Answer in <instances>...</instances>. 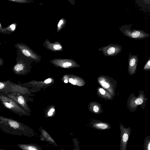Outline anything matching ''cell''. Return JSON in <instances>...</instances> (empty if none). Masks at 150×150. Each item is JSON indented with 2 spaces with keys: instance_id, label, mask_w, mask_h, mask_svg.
Returning <instances> with one entry per match:
<instances>
[{
  "instance_id": "cell-6",
  "label": "cell",
  "mask_w": 150,
  "mask_h": 150,
  "mask_svg": "<svg viewBox=\"0 0 150 150\" xmlns=\"http://www.w3.org/2000/svg\"><path fill=\"white\" fill-rule=\"evenodd\" d=\"M143 149L144 150H150V135L146 136L144 138Z\"/></svg>"
},
{
  "instance_id": "cell-7",
  "label": "cell",
  "mask_w": 150,
  "mask_h": 150,
  "mask_svg": "<svg viewBox=\"0 0 150 150\" xmlns=\"http://www.w3.org/2000/svg\"><path fill=\"white\" fill-rule=\"evenodd\" d=\"M9 124L11 127H12L14 129L17 128L19 127L18 123L14 121L10 120L9 121Z\"/></svg>"
},
{
  "instance_id": "cell-20",
  "label": "cell",
  "mask_w": 150,
  "mask_h": 150,
  "mask_svg": "<svg viewBox=\"0 0 150 150\" xmlns=\"http://www.w3.org/2000/svg\"><path fill=\"white\" fill-rule=\"evenodd\" d=\"M28 149L30 150H36L37 149L33 146H30L28 147Z\"/></svg>"
},
{
  "instance_id": "cell-23",
  "label": "cell",
  "mask_w": 150,
  "mask_h": 150,
  "mask_svg": "<svg viewBox=\"0 0 150 150\" xmlns=\"http://www.w3.org/2000/svg\"><path fill=\"white\" fill-rule=\"evenodd\" d=\"M4 87V85L1 83H0V88L2 89Z\"/></svg>"
},
{
  "instance_id": "cell-26",
  "label": "cell",
  "mask_w": 150,
  "mask_h": 150,
  "mask_svg": "<svg viewBox=\"0 0 150 150\" xmlns=\"http://www.w3.org/2000/svg\"></svg>"
},
{
  "instance_id": "cell-8",
  "label": "cell",
  "mask_w": 150,
  "mask_h": 150,
  "mask_svg": "<svg viewBox=\"0 0 150 150\" xmlns=\"http://www.w3.org/2000/svg\"><path fill=\"white\" fill-rule=\"evenodd\" d=\"M23 68V67L21 64H18L16 65L14 67L15 70L16 71H20Z\"/></svg>"
},
{
  "instance_id": "cell-9",
  "label": "cell",
  "mask_w": 150,
  "mask_h": 150,
  "mask_svg": "<svg viewBox=\"0 0 150 150\" xmlns=\"http://www.w3.org/2000/svg\"><path fill=\"white\" fill-rule=\"evenodd\" d=\"M115 51V48L114 47H112L108 49L107 51V52L110 55L114 53Z\"/></svg>"
},
{
  "instance_id": "cell-18",
  "label": "cell",
  "mask_w": 150,
  "mask_h": 150,
  "mask_svg": "<svg viewBox=\"0 0 150 150\" xmlns=\"http://www.w3.org/2000/svg\"><path fill=\"white\" fill-rule=\"evenodd\" d=\"M54 111V108H52L48 112V115L49 116H52L53 114V112Z\"/></svg>"
},
{
  "instance_id": "cell-3",
  "label": "cell",
  "mask_w": 150,
  "mask_h": 150,
  "mask_svg": "<svg viewBox=\"0 0 150 150\" xmlns=\"http://www.w3.org/2000/svg\"><path fill=\"white\" fill-rule=\"evenodd\" d=\"M91 126L94 128L99 130H105L110 129L111 126L107 123L94 120L91 123Z\"/></svg>"
},
{
  "instance_id": "cell-11",
  "label": "cell",
  "mask_w": 150,
  "mask_h": 150,
  "mask_svg": "<svg viewBox=\"0 0 150 150\" xmlns=\"http://www.w3.org/2000/svg\"><path fill=\"white\" fill-rule=\"evenodd\" d=\"M18 103L21 104H23L24 102L23 98L21 96H20L18 98Z\"/></svg>"
},
{
  "instance_id": "cell-16",
  "label": "cell",
  "mask_w": 150,
  "mask_h": 150,
  "mask_svg": "<svg viewBox=\"0 0 150 150\" xmlns=\"http://www.w3.org/2000/svg\"><path fill=\"white\" fill-rule=\"evenodd\" d=\"M69 82L73 85H76V81L72 78L69 79Z\"/></svg>"
},
{
  "instance_id": "cell-24",
  "label": "cell",
  "mask_w": 150,
  "mask_h": 150,
  "mask_svg": "<svg viewBox=\"0 0 150 150\" xmlns=\"http://www.w3.org/2000/svg\"><path fill=\"white\" fill-rule=\"evenodd\" d=\"M64 82L65 83H67L68 82V81L67 79H65L64 80Z\"/></svg>"
},
{
  "instance_id": "cell-21",
  "label": "cell",
  "mask_w": 150,
  "mask_h": 150,
  "mask_svg": "<svg viewBox=\"0 0 150 150\" xmlns=\"http://www.w3.org/2000/svg\"><path fill=\"white\" fill-rule=\"evenodd\" d=\"M10 27L13 30H14L15 28V25L14 24H12L10 25Z\"/></svg>"
},
{
  "instance_id": "cell-19",
  "label": "cell",
  "mask_w": 150,
  "mask_h": 150,
  "mask_svg": "<svg viewBox=\"0 0 150 150\" xmlns=\"http://www.w3.org/2000/svg\"><path fill=\"white\" fill-rule=\"evenodd\" d=\"M51 82V79L50 78L45 80L44 81V82L46 83H50Z\"/></svg>"
},
{
  "instance_id": "cell-5",
  "label": "cell",
  "mask_w": 150,
  "mask_h": 150,
  "mask_svg": "<svg viewBox=\"0 0 150 150\" xmlns=\"http://www.w3.org/2000/svg\"><path fill=\"white\" fill-rule=\"evenodd\" d=\"M97 94L100 98L106 100H112V96L108 92L102 88H99L98 89Z\"/></svg>"
},
{
  "instance_id": "cell-17",
  "label": "cell",
  "mask_w": 150,
  "mask_h": 150,
  "mask_svg": "<svg viewBox=\"0 0 150 150\" xmlns=\"http://www.w3.org/2000/svg\"><path fill=\"white\" fill-rule=\"evenodd\" d=\"M4 104L6 107L8 108H10L12 107V105L8 103L5 102L4 103Z\"/></svg>"
},
{
  "instance_id": "cell-10",
  "label": "cell",
  "mask_w": 150,
  "mask_h": 150,
  "mask_svg": "<svg viewBox=\"0 0 150 150\" xmlns=\"http://www.w3.org/2000/svg\"><path fill=\"white\" fill-rule=\"evenodd\" d=\"M140 35V33L138 31H136L132 33V36L133 38H136L138 36Z\"/></svg>"
},
{
  "instance_id": "cell-2",
  "label": "cell",
  "mask_w": 150,
  "mask_h": 150,
  "mask_svg": "<svg viewBox=\"0 0 150 150\" xmlns=\"http://www.w3.org/2000/svg\"><path fill=\"white\" fill-rule=\"evenodd\" d=\"M120 150H126L127 148L128 142L130 135L132 129L129 127H125L121 123L120 124Z\"/></svg>"
},
{
  "instance_id": "cell-13",
  "label": "cell",
  "mask_w": 150,
  "mask_h": 150,
  "mask_svg": "<svg viewBox=\"0 0 150 150\" xmlns=\"http://www.w3.org/2000/svg\"><path fill=\"white\" fill-rule=\"evenodd\" d=\"M23 53L25 55L28 57L30 56V53L27 50H24L22 51Z\"/></svg>"
},
{
  "instance_id": "cell-12",
  "label": "cell",
  "mask_w": 150,
  "mask_h": 150,
  "mask_svg": "<svg viewBox=\"0 0 150 150\" xmlns=\"http://www.w3.org/2000/svg\"><path fill=\"white\" fill-rule=\"evenodd\" d=\"M72 64L70 62H66L64 63L63 64V67L64 68H67L71 66Z\"/></svg>"
},
{
  "instance_id": "cell-14",
  "label": "cell",
  "mask_w": 150,
  "mask_h": 150,
  "mask_svg": "<svg viewBox=\"0 0 150 150\" xmlns=\"http://www.w3.org/2000/svg\"><path fill=\"white\" fill-rule=\"evenodd\" d=\"M135 59H131L130 61L129 65L131 66H133L135 65Z\"/></svg>"
},
{
  "instance_id": "cell-4",
  "label": "cell",
  "mask_w": 150,
  "mask_h": 150,
  "mask_svg": "<svg viewBox=\"0 0 150 150\" xmlns=\"http://www.w3.org/2000/svg\"><path fill=\"white\" fill-rule=\"evenodd\" d=\"M88 108L90 111L96 114H100L103 112L101 105L96 102L90 103Z\"/></svg>"
},
{
  "instance_id": "cell-1",
  "label": "cell",
  "mask_w": 150,
  "mask_h": 150,
  "mask_svg": "<svg viewBox=\"0 0 150 150\" xmlns=\"http://www.w3.org/2000/svg\"><path fill=\"white\" fill-rule=\"evenodd\" d=\"M144 91H139L138 96H136L133 93L131 94L127 100V107L131 112L135 111L138 106L140 105L142 109L146 106L148 98L146 97Z\"/></svg>"
},
{
  "instance_id": "cell-22",
  "label": "cell",
  "mask_w": 150,
  "mask_h": 150,
  "mask_svg": "<svg viewBox=\"0 0 150 150\" xmlns=\"http://www.w3.org/2000/svg\"><path fill=\"white\" fill-rule=\"evenodd\" d=\"M63 22V21L62 20H60L58 24V27H60L62 23Z\"/></svg>"
},
{
  "instance_id": "cell-25",
  "label": "cell",
  "mask_w": 150,
  "mask_h": 150,
  "mask_svg": "<svg viewBox=\"0 0 150 150\" xmlns=\"http://www.w3.org/2000/svg\"><path fill=\"white\" fill-rule=\"evenodd\" d=\"M148 64L150 66V60L148 62Z\"/></svg>"
},
{
  "instance_id": "cell-15",
  "label": "cell",
  "mask_w": 150,
  "mask_h": 150,
  "mask_svg": "<svg viewBox=\"0 0 150 150\" xmlns=\"http://www.w3.org/2000/svg\"><path fill=\"white\" fill-rule=\"evenodd\" d=\"M54 49L56 50H59L62 48V46L59 45H55L53 46Z\"/></svg>"
}]
</instances>
